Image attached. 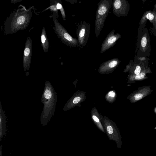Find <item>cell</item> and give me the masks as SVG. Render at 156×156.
<instances>
[{
	"label": "cell",
	"instance_id": "obj_1",
	"mask_svg": "<svg viewBox=\"0 0 156 156\" xmlns=\"http://www.w3.org/2000/svg\"><path fill=\"white\" fill-rule=\"evenodd\" d=\"M33 7L28 9L21 7L15 9L5 20L4 32L6 35L15 34L18 31L26 29L28 26L32 15Z\"/></svg>",
	"mask_w": 156,
	"mask_h": 156
},
{
	"label": "cell",
	"instance_id": "obj_2",
	"mask_svg": "<svg viewBox=\"0 0 156 156\" xmlns=\"http://www.w3.org/2000/svg\"><path fill=\"white\" fill-rule=\"evenodd\" d=\"M57 100V93L50 82L45 80L41 98L44 107L40 117L41 122L44 125L48 122L54 115Z\"/></svg>",
	"mask_w": 156,
	"mask_h": 156
},
{
	"label": "cell",
	"instance_id": "obj_3",
	"mask_svg": "<svg viewBox=\"0 0 156 156\" xmlns=\"http://www.w3.org/2000/svg\"><path fill=\"white\" fill-rule=\"evenodd\" d=\"M113 0H101L98 4L95 22L96 36H99L113 3Z\"/></svg>",
	"mask_w": 156,
	"mask_h": 156
},
{
	"label": "cell",
	"instance_id": "obj_4",
	"mask_svg": "<svg viewBox=\"0 0 156 156\" xmlns=\"http://www.w3.org/2000/svg\"><path fill=\"white\" fill-rule=\"evenodd\" d=\"M54 11L52 17L54 24L53 29L58 38L62 42L70 47H76L78 46V39L73 37L68 33L65 28L60 24L57 20L58 12Z\"/></svg>",
	"mask_w": 156,
	"mask_h": 156
},
{
	"label": "cell",
	"instance_id": "obj_5",
	"mask_svg": "<svg viewBox=\"0 0 156 156\" xmlns=\"http://www.w3.org/2000/svg\"><path fill=\"white\" fill-rule=\"evenodd\" d=\"M104 126L105 132L109 140L115 141L117 147L121 148L122 144V137L116 125L111 122H105Z\"/></svg>",
	"mask_w": 156,
	"mask_h": 156
},
{
	"label": "cell",
	"instance_id": "obj_6",
	"mask_svg": "<svg viewBox=\"0 0 156 156\" xmlns=\"http://www.w3.org/2000/svg\"><path fill=\"white\" fill-rule=\"evenodd\" d=\"M90 29V24L85 21L79 22L76 30L78 41V46H85L87 42Z\"/></svg>",
	"mask_w": 156,
	"mask_h": 156
},
{
	"label": "cell",
	"instance_id": "obj_7",
	"mask_svg": "<svg viewBox=\"0 0 156 156\" xmlns=\"http://www.w3.org/2000/svg\"><path fill=\"white\" fill-rule=\"evenodd\" d=\"M32 42L30 37H27L25 45L23 63L24 70L27 72L29 69L31 63L32 52Z\"/></svg>",
	"mask_w": 156,
	"mask_h": 156
},
{
	"label": "cell",
	"instance_id": "obj_8",
	"mask_svg": "<svg viewBox=\"0 0 156 156\" xmlns=\"http://www.w3.org/2000/svg\"><path fill=\"white\" fill-rule=\"evenodd\" d=\"M115 30H112L107 35L102 43L100 53H102L114 46L117 41L121 37L120 34H115Z\"/></svg>",
	"mask_w": 156,
	"mask_h": 156
},
{
	"label": "cell",
	"instance_id": "obj_9",
	"mask_svg": "<svg viewBox=\"0 0 156 156\" xmlns=\"http://www.w3.org/2000/svg\"><path fill=\"white\" fill-rule=\"evenodd\" d=\"M126 5L125 1L113 0L112 7L113 14L118 17L124 15L126 10Z\"/></svg>",
	"mask_w": 156,
	"mask_h": 156
},
{
	"label": "cell",
	"instance_id": "obj_10",
	"mask_svg": "<svg viewBox=\"0 0 156 156\" xmlns=\"http://www.w3.org/2000/svg\"><path fill=\"white\" fill-rule=\"evenodd\" d=\"M120 61L117 58L110 59L102 63L100 68L101 70H108L115 68L118 65Z\"/></svg>",
	"mask_w": 156,
	"mask_h": 156
},
{
	"label": "cell",
	"instance_id": "obj_11",
	"mask_svg": "<svg viewBox=\"0 0 156 156\" xmlns=\"http://www.w3.org/2000/svg\"><path fill=\"white\" fill-rule=\"evenodd\" d=\"M41 45L43 50L45 52H47L49 46V43L47 38L46 31L44 27H43L41 35Z\"/></svg>",
	"mask_w": 156,
	"mask_h": 156
},
{
	"label": "cell",
	"instance_id": "obj_12",
	"mask_svg": "<svg viewBox=\"0 0 156 156\" xmlns=\"http://www.w3.org/2000/svg\"><path fill=\"white\" fill-rule=\"evenodd\" d=\"M146 94V93H144L143 91H140L136 93L134 96V99L135 101H137L141 99Z\"/></svg>",
	"mask_w": 156,
	"mask_h": 156
},
{
	"label": "cell",
	"instance_id": "obj_13",
	"mask_svg": "<svg viewBox=\"0 0 156 156\" xmlns=\"http://www.w3.org/2000/svg\"><path fill=\"white\" fill-rule=\"evenodd\" d=\"M145 76V74L144 73H142L139 75H136L135 78L136 80H140L143 79Z\"/></svg>",
	"mask_w": 156,
	"mask_h": 156
},
{
	"label": "cell",
	"instance_id": "obj_14",
	"mask_svg": "<svg viewBox=\"0 0 156 156\" xmlns=\"http://www.w3.org/2000/svg\"><path fill=\"white\" fill-rule=\"evenodd\" d=\"M147 44V39L146 37H143L141 41V44L142 47H144Z\"/></svg>",
	"mask_w": 156,
	"mask_h": 156
},
{
	"label": "cell",
	"instance_id": "obj_15",
	"mask_svg": "<svg viewBox=\"0 0 156 156\" xmlns=\"http://www.w3.org/2000/svg\"><path fill=\"white\" fill-rule=\"evenodd\" d=\"M140 70L141 68L140 67L138 66H137L134 71L135 74L136 75H139L140 74Z\"/></svg>",
	"mask_w": 156,
	"mask_h": 156
},
{
	"label": "cell",
	"instance_id": "obj_16",
	"mask_svg": "<svg viewBox=\"0 0 156 156\" xmlns=\"http://www.w3.org/2000/svg\"><path fill=\"white\" fill-rule=\"evenodd\" d=\"M60 10L61 11V12L63 20H65L66 19V16L65 13V12L63 6L62 7V8L60 9Z\"/></svg>",
	"mask_w": 156,
	"mask_h": 156
},
{
	"label": "cell",
	"instance_id": "obj_17",
	"mask_svg": "<svg viewBox=\"0 0 156 156\" xmlns=\"http://www.w3.org/2000/svg\"><path fill=\"white\" fill-rule=\"evenodd\" d=\"M80 99H81L80 97H76L73 99V103L74 104H77L80 101Z\"/></svg>",
	"mask_w": 156,
	"mask_h": 156
},
{
	"label": "cell",
	"instance_id": "obj_18",
	"mask_svg": "<svg viewBox=\"0 0 156 156\" xmlns=\"http://www.w3.org/2000/svg\"><path fill=\"white\" fill-rule=\"evenodd\" d=\"M147 18L149 20H152L154 19V16L152 14L149 13L147 15Z\"/></svg>",
	"mask_w": 156,
	"mask_h": 156
},
{
	"label": "cell",
	"instance_id": "obj_19",
	"mask_svg": "<svg viewBox=\"0 0 156 156\" xmlns=\"http://www.w3.org/2000/svg\"><path fill=\"white\" fill-rule=\"evenodd\" d=\"M108 95L109 97H113L115 96V93L113 91H110L108 92Z\"/></svg>",
	"mask_w": 156,
	"mask_h": 156
},
{
	"label": "cell",
	"instance_id": "obj_20",
	"mask_svg": "<svg viewBox=\"0 0 156 156\" xmlns=\"http://www.w3.org/2000/svg\"><path fill=\"white\" fill-rule=\"evenodd\" d=\"M56 8L58 9H60L62 7V5L60 4V3H57L56 5Z\"/></svg>",
	"mask_w": 156,
	"mask_h": 156
},
{
	"label": "cell",
	"instance_id": "obj_21",
	"mask_svg": "<svg viewBox=\"0 0 156 156\" xmlns=\"http://www.w3.org/2000/svg\"><path fill=\"white\" fill-rule=\"evenodd\" d=\"M66 1L69 2H70L72 4H73L75 3H76L77 2V0H67Z\"/></svg>",
	"mask_w": 156,
	"mask_h": 156
}]
</instances>
